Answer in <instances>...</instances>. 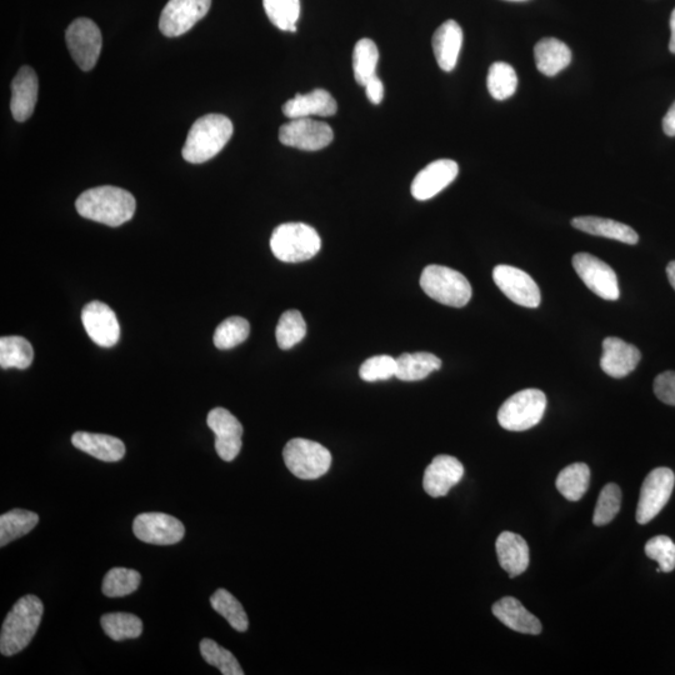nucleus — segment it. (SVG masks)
Returning a JSON list of instances; mask_svg holds the SVG:
<instances>
[{"label":"nucleus","instance_id":"f257e3e1","mask_svg":"<svg viewBox=\"0 0 675 675\" xmlns=\"http://www.w3.org/2000/svg\"><path fill=\"white\" fill-rule=\"evenodd\" d=\"M75 208L85 219L120 227L133 218L137 202L128 190L104 185L85 190L75 202Z\"/></svg>","mask_w":675,"mask_h":675},{"label":"nucleus","instance_id":"f03ea898","mask_svg":"<svg viewBox=\"0 0 675 675\" xmlns=\"http://www.w3.org/2000/svg\"><path fill=\"white\" fill-rule=\"evenodd\" d=\"M44 614V605L37 595L20 598L5 618L0 633V653L5 657L22 652L32 642Z\"/></svg>","mask_w":675,"mask_h":675},{"label":"nucleus","instance_id":"7ed1b4c3","mask_svg":"<svg viewBox=\"0 0 675 675\" xmlns=\"http://www.w3.org/2000/svg\"><path fill=\"white\" fill-rule=\"evenodd\" d=\"M232 120L222 114H207L190 128L183 147L188 163L202 164L218 155L233 135Z\"/></svg>","mask_w":675,"mask_h":675},{"label":"nucleus","instance_id":"20e7f679","mask_svg":"<svg viewBox=\"0 0 675 675\" xmlns=\"http://www.w3.org/2000/svg\"><path fill=\"white\" fill-rule=\"evenodd\" d=\"M322 247L317 230L304 223H284L274 229L270 249L284 263H302L312 259Z\"/></svg>","mask_w":675,"mask_h":675},{"label":"nucleus","instance_id":"39448f33","mask_svg":"<svg viewBox=\"0 0 675 675\" xmlns=\"http://www.w3.org/2000/svg\"><path fill=\"white\" fill-rule=\"evenodd\" d=\"M420 287L428 297L449 307L462 308L472 298V285L462 273L443 265H428L420 275Z\"/></svg>","mask_w":675,"mask_h":675},{"label":"nucleus","instance_id":"423d86ee","mask_svg":"<svg viewBox=\"0 0 675 675\" xmlns=\"http://www.w3.org/2000/svg\"><path fill=\"white\" fill-rule=\"evenodd\" d=\"M547 409V397L539 389H524L505 400L498 422L509 432H524L540 423Z\"/></svg>","mask_w":675,"mask_h":675},{"label":"nucleus","instance_id":"0eeeda50","mask_svg":"<svg viewBox=\"0 0 675 675\" xmlns=\"http://www.w3.org/2000/svg\"><path fill=\"white\" fill-rule=\"evenodd\" d=\"M284 463L295 477L312 480L323 477L332 465V454L313 440L294 438L283 450Z\"/></svg>","mask_w":675,"mask_h":675},{"label":"nucleus","instance_id":"6e6552de","mask_svg":"<svg viewBox=\"0 0 675 675\" xmlns=\"http://www.w3.org/2000/svg\"><path fill=\"white\" fill-rule=\"evenodd\" d=\"M70 55L78 67L89 72L98 62L102 52V33L98 25L88 18L75 19L65 32Z\"/></svg>","mask_w":675,"mask_h":675},{"label":"nucleus","instance_id":"1a4fd4ad","mask_svg":"<svg viewBox=\"0 0 675 675\" xmlns=\"http://www.w3.org/2000/svg\"><path fill=\"white\" fill-rule=\"evenodd\" d=\"M675 475L669 468L652 470L645 478L640 490L637 508V522L647 524L662 512L672 497Z\"/></svg>","mask_w":675,"mask_h":675},{"label":"nucleus","instance_id":"9d476101","mask_svg":"<svg viewBox=\"0 0 675 675\" xmlns=\"http://www.w3.org/2000/svg\"><path fill=\"white\" fill-rule=\"evenodd\" d=\"M333 139L334 132L329 124L310 118L292 119L279 129L280 143L307 152L328 147Z\"/></svg>","mask_w":675,"mask_h":675},{"label":"nucleus","instance_id":"9b49d317","mask_svg":"<svg viewBox=\"0 0 675 675\" xmlns=\"http://www.w3.org/2000/svg\"><path fill=\"white\" fill-rule=\"evenodd\" d=\"M573 267L583 283L605 300L619 299L620 290L617 274L607 263L588 253H578L573 257Z\"/></svg>","mask_w":675,"mask_h":675},{"label":"nucleus","instance_id":"f8f14e48","mask_svg":"<svg viewBox=\"0 0 675 675\" xmlns=\"http://www.w3.org/2000/svg\"><path fill=\"white\" fill-rule=\"evenodd\" d=\"M212 0H169L159 19L165 37H180L208 14Z\"/></svg>","mask_w":675,"mask_h":675},{"label":"nucleus","instance_id":"ddd939ff","mask_svg":"<svg viewBox=\"0 0 675 675\" xmlns=\"http://www.w3.org/2000/svg\"><path fill=\"white\" fill-rule=\"evenodd\" d=\"M494 283L507 298L525 308H538L542 302V294L535 280L524 270L497 265L493 270Z\"/></svg>","mask_w":675,"mask_h":675},{"label":"nucleus","instance_id":"4468645a","mask_svg":"<svg viewBox=\"0 0 675 675\" xmlns=\"http://www.w3.org/2000/svg\"><path fill=\"white\" fill-rule=\"evenodd\" d=\"M135 537L144 543L172 545L184 538L185 528L179 519L165 513H143L134 519Z\"/></svg>","mask_w":675,"mask_h":675},{"label":"nucleus","instance_id":"2eb2a0df","mask_svg":"<svg viewBox=\"0 0 675 675\" xmlns=\"http://www.w3.org/2000/svg\"><path fill=\"white\" fill-rule=\"evenodd\" d=\"M207 424L215 434V450L219 457L224 462H232L242 449L243 425L224 408L210 410Z\"/></svg>","mask_w":675,"mask_h":675},{"label":"nucleus","instance_id":"dca6fc26","mask_svg":"<svg viewBox=\"0 0 675 675\" xmlns=\"http://www.w3.org/2000/svg\"><path fill=\"white\" fill-rule=\"evenodd\" d=\"M82 322L89 338L99 347L110 348L118 343L120 327L117 315L107 304L94 300L85 305Z\"/></svg>","mask_w":675,"mask_h":675},{"label":"nucleus","instance_id":"f3484780","mask_svg":"<svg viewBox=\"0 0 675 675\" xmlns=\"http://www.w3.org/2000/svg\"><path fill=\"white\" fill-rule=\"evenodd\" d=\"M459 165L454 160L439 159L415 175L410 192L417 200H428L438 195L458 177Z\"/></svg>","mask_w":675,"mask_h":675},{"label":"nucleus","instance_id":"a211bd4d","mask_svg":"<svg viewBox=\"0 0 675 675\" xmlns=\"http://www.w3.org/2000/svg\"><path fill=\"white\" fill-rule=\"evenodd\" d=\"M463 464L450 455H438L425 469L423 487L430 497L440 498L462 480Z\"/></svg>","mask_w":675,"mask_h":675},{"label":"nucleus","instance_id":"6ab92c4d","mask_svg":"<svg viewBox=\"0 0 675 675\" xmlns=\"http://www.w3.org/2000/svg\"><path fill=\"white\" fill-rule=\"evenodd\" d=\"M642 358L639 349L623 339L609 337L603 342V354L600 367L612 378H624L638 367Z\"/></svg>","mask_w":675,"mask_h":675},{"label":"nucleus","instance_id":"aec40b11","mask_svg":"<svg viewBox=\"0 0 675 675\" xmlns=\"http://www.w3.org/2000/svg\"><path fill=\"white\" fill-rule=\"evenodd\" d=\"M38 100V77L28 65L19 69L12 83V100L10 110L17 122H25L35 109Z\"/></svg>","mask_w":675,"mask_h":675},{"label":"nucleus","instance_id":"412c9836","mask_svg":"<svg viewBox=\"0 0 675 675\" xmlns=\"http://www.w3.org/2000/svg\"><path fill=\"white\" fill-rule=\"evenodd\" d=\"M337 110V102L325 89H314L307 94H297L283 105V113L289 119L310 118L312 115L332 117Z\"/></svg>","mask_w":675,"mask_h":675},{"label":"nucleus","instance_id":"4be33fe9","mask_svg":"<svg viewBox=\"0 0 675 675\" xmlns=\"http://www.w3.org/2000/svg\"><path fill=\"white\" fill-rule=\"evenodd\" d=\"M463 44V30L455 20H447L435 30L433 50L435 59L444 72H452L457 65Z\"/></svg>","mask_w":675,"mask_h":675},{"label":"nucleus","instance_id":"5701e85b","mask_svg":"<svg viewBox=\"0 0 675 675\" xmlns=\"http://www.w3.org/2000/svg\"><path fill=\"white\" fill-rule=\"evenodd\" d=\"M500 567L510 578L518 577L529 567V547L523 537L512 532H503L495 543Z\"/></svg>","mask_w":675,"mask_h":675},{"label":"nucleus","instance_id":"b1692460","mask_svg":"<svg viewBox=\"0 0 675 675\" xmlns=\"http://www.w3.org/2000/svg\"><path fill=\"white\" fill-rule=\"evenodd\" d=\"M495 618L514 632L538 635L542 633V624L518 599L505 597L493 605Z\"/></svg>","mask_w":675,"mask_h":675},{"label":"nucleus","instance_id":"393cba45","mask_svg":"<svg viewBox=\"0 0 675 675\" xmlns=\"http://www.w3.org/2000/svg\"><path fill=\"white\" fill-rule=\"evenodd\" d=\"M72 443L75 448L102 462H119L125 455L124 443L112 435L77 432L73 434Z\"/></svg>","mask_w":675,"mask_h":675},{"label":"nucleus","instance_id":"a878e982","mask_svg":"<svg viewBox=\"0 0 675 675\" xmlns=\"http://www.w3.org/2000/svg\"><path fill=\"white\" fill-rule=\"evenodd\" d=\"M534 58L540 73L554 77L572 62V52L559 39L544 38L535 45Z\"/></svg>","mask_w":675,"mask_h":675},{"label":"nucleus","instance_id":"bb28decb","mask_svg":"<svg viewBox=\"0 0 675 675\" xmlns=\"http://www.w3.org/2000/svg\"><path fill=\"white\" fill-rule=\"evenodd\" d=\"M572 225L580 232L598 235L609 239L618 240L625 244L634 245L639 242V235L629 225L615 222L612 219L598 217H578L572 220Z\"/></svg>","mask_w":675,"mask_h":675},{"label":"nucleus","instance_id":"cd10ccee","mask_svg":"<svg viewBox=\"0 0 675 675\" xmlns=\"http://www.w3.org/2000/svg\"><path fill=\"white\" fill-rule=\"evenodd\" d=\"M442 367L437 355L427 352L404 353L397 358V377L403 382H417Z\"/></svg>","mask_w":675,"mask_h":675},{"label":"nucleus","instance_id":"c85d7f7f","mask_svg":"<svg viewBox=\"0 0 675 675\" xmlns=\"http://www.w3.org/2000/svg\"><path fill=\"white\" fill-rule=\"evenodd\" d=\"M39 522V515L29 510L13 509L0 517V547L32 532Z\"/></svg>","mask_w":675,"mask_h":675},{"label":"nucleus","instance_id":"c756f323","mask_svg":"<svg viewBox=\"0 0 675 675\" xmlns=\"http://www.w3.org/2000/svg\"><path fill=\"white\" fill-rule=\"evenodd\" d=\"M590 482V469L585 463H574L564 468L559 473L557 489L565 499L570 502H578L587 493Z\"/></svg>","mask_w":675,"mask_h":675},{"label":"nucleus","instance_id":"7c9ffc66","mask_svg":"<svg viewBox=\"0 0 675 675\" xmlns=\"http://www.w3.org/2000/svg\"><path fill=\"white\" fill-rule=\"evenodd\" d=\"M210 604L218 614L222 615L230 624V627L237 632H247L249 628L248 615L245 613L243 605L228 590L218 589L212 597Z\"/></svg>","mask_w":675,"mask_h":675},{"label":"nucleus","instance_id":"2f4dec72","mask_svg":"<svg viewBox=\"0 0 675 675\" xmlns=\"http://www.w3.org/2000/svg\"><path fill=\"white\" fill-rule=\"evenodd\" d=\"M100 623L104 633L115 642L137 639L143 633L142 619L130 613H108L103 615Z\"/></svg>","mask_w":675,"mask_h":675},{"label":"nucleus","instance_id":"473e14b6","mask_svg":"<svg viewBox=\"0 0 675 675\" xmlns=\"http://www.w3.org/2000/svg\"><path fill=\"white\" fill-rule=\"evenodd\" d=\"M34 350L32 344L22 337H3L0 339V367L3 369H27L32 364Z\"/></svg>","mask_w":675,"mask_h":675},{"label":"nucleus","instance_id":"72a5a7b5","mask_svg":"<svg viewBox=\"0 0 675 675\" xmlns=\"http://www.w3.org/2000/svg\"><path fill=\"white\" fill-rule=\"evenodd\" d=\"M379 50L373 40L364 38L355 44L353 52L354 78L360 85L377 75Z\"/></svg>","mask_w":675,"mask_h":675},{"label":"nucleus","instance_id":"f704fd0d","mask_svg":"<svg viewBox=\"0 0 675 675\" xmlns=\"http://www.w3.org/2000/svg\"><path fill=\"white\" fill-rule=\"evenodd\" d=\"M307 334V323L299 310H287L280 317L277 329H275V337L280 349L288 350L294 345L302 342Z\"/></svg>","mask_w":675,"mask_h":675},{"label":"nucleus","instance_id":"c9c22d12","mask_svg":"<svg viewBox=\"0 0 675 675\" xmlns=\"http://www.w3.org/2000/svg\"><path fill=\"white\" fill-rule=\"evenodd\" d=\"M487 85L490 95L497 100H505L518 88V77L512 65L503 62L492 64L489 68Z\"/></svg>","mask_w":675,"mask_h":675},{"label":"nucleus","instance_id":"e433bc0d","mask_svg":"<svg viewBox=\"0 0 675 675\" xmlns=\"http://www.w3.org/2000/svg\"><path fill=\"white\" fill-rule=\"evenodd\" d=\"M270 22L284 32H297L300 0H263Z\"/></svg>","mask_w":675,"mask_h":675},{"label":"nucleus","instance_id":"4c0bfd02","mask_svg":"<svg viewBox=\"0 0 675 675\" xmlns=\"http://www.w3.org/2000/svg\"><path fill=\"white\" fill-rule=\"evenodd\" d=\"M140 574L137 570L127 568L110 569L103 580V594L108 598L125 597L139 588Z\"/></svg>","mask_w":675,"mask_h":675},{"label":"nucleus","instance_id":"58836bf2","mask_svg":"<svg viewBox=\"0 0 675 675\" xmlns=\"http://www.w3.org/2000/svg\"><path fill=\"white\" fill-rule=\"evenodd\" d=\"M199 647L205 662L218 668L220 673L224 675L244 674V670L240 667L237 658L228 649L220 647L214 640L203 639Z\"/></svg>","mask_w":675,"mask_h":675},{"label":"nucleus","instance_id":"ea45409f","mask_svg":"<svg viewBox=\"0 0 675 675\" xmlns=\"http://www.w3.org/2000/svg\"><path fill=\"white\" fill-rule=\"evenodd\" d=\"M250 327L242 317H230L218 325L214 333V345L218 349H232L248 339Z\"/></svg>","mask_w":675,"mask_h":675},{"label":"nucleus","instance_id":"a19ab883","mask_svg":"<svg viewBox=\"0 0 675 675\" xmlns=\"http://www.w3.org/2000/svg\"><path fill=\"white\" fill-rule=\"evenodd\" d=\"M620 504H622V490L614 483L605 485L595 505L593 523L603 527L612 522L619 513Z\"/></svg>","mask_w":675,"mask_h":675},{"label":"nucleus","instance_id":"79ce46f5","mask_svg":"<svg viewBox=\"0 0 675 675\" xmlns=\"http://www.w3.org/2000/svg\"><path fill=\"white\" fill-rule=\"evenodd\" d=\"M645 554L659 564L658 572L670 573L675 569V543L665 535H658L645 544Z\"/></svg>","mask_w":675,"mask_h":675},{"label":"nucleus","instance_id":"37998d69","mask_svg":"<svg viewBox=\"0 0 675 675\" xmlns=\"http://www.w3.org/2000/svg\"><path fill=\"white\" fill-rule=\"evenodd\" d=\"M397 374V359L390 355H375V357L365 360L359 369L360 378L364 382H379V380H388Z\"/></svg>","mask_w":675,"mask_h":675},{"label":"nucleus","instance_id":"c03bdc74","mask_svg":"<svg viewBox=\"0 0 675 675\" xmlns=\"http://www.w3.org/2000/svg\"><path fill=\"white\" fill-rule=\"evenodd\" d=\"M654 393L660 402L675 407V372H664L654 380Z\"/></svg>","mask_w":675,"mask_h":675},{"label":"nucleus","instance_id":"a18cd8bd","mask_svg":"<svg viewBox=\"0 0 675 675\" xmlns=\"http://www.w3.org/2000/svg\"><path fill=\"white\" fill-rule=\"evenodd\" d=\"M364 88L370 103L375 105L382 103L384 98V85L377 75L372 79H369L367 84L364 85Z\"/></svg>","mask_w":675,"mask_h":675},{"label":"nucleus","instance_id":"49530a36","mask_svg":"<svg viewBox=\"0 0 675 675\" xmlns=\"http://www.w3.org/2000/svg\"><path fill=\"white\" fill-rule=\"evenodd\" d=\"M663 130L669 137H675V102L672 107L669 108L667 114H665L663 119Z\"/></svg>","mask_w":675,"mask_h":675},{"label":"nucleus","instance_id":"de8ad7c7","mask_svg":"<svg viewBox=\"0 0 675 675\" xmlns=\"http://www.w3.org/2000/svg\"><path fill=\"white\" fill-rule=\"evenodd\" d=\"M670 32H672V37H670L669 50L675 54V9L673 10L672 17H670Z\"/></svg>","mask_w":675,"mask_h":675},{"label":"nucleus","instance_id":"09e8293b","mask_svg":"<svg viewBox=\"0 0 675 675\" xmlns=\"http://www.w3.org/2000/svg\"><path fill=\"white\" fill-rule=\"evenodd\" d=\"M667 274H668L669 283L672 284V287L675 290V260H674V262H670L668 264Z\"/></svg>","mask_w":675,"mask_h":675},{"label":"nucleus","instance_id":"8fccbe9b","mask_svg":"<svg viewBox=\"0 0 675 675\" xmlns=\"http://www.w3.org/2000/svg\"><path fill=\"white\" fill-rule=\"evenodd\" d=\"M509 2H524V0H509Z\"/></svg>","mask_w":675,"mask_h":675}]
</instances>
